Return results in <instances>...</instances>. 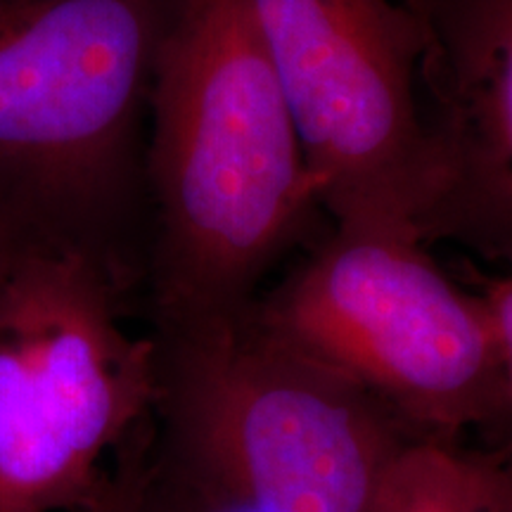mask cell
Instances as JSON below:
<instances>
[{"mask_svg":"<svg viewBox=\"0 0 512 512\" xmlns=\"http://www.w3.org/2000/svg\"><path fill=\"white\" fill-rule=\"evenodd\" d=\"M150 337L157 394L140 512H366L411 439L252 313Z\"/></svg>","mask_w":512,"mask_h":512,"instance_id":"3957f363","label":"cell"},{"mask_svg":"<svg viewBox=\"0 0 512 512\" xmlns=\"http://www.w3.org/2000/svg\"><path fill=\"white\" fill-rule=\"evenodd\" d=\"M366 512H512V451L456 439L403 441Z\"/></svg>","mask_w":512,"mask_h":512,"instance_id":"ba28073f","label":"cell"},{"mask_svg":"<svg viewBox=\"0 0 512 512\" xmlns=\"http://www.w3.org/2000/svg\"><path fill=\"white\" fill-rule=\"evenodd\" d=\"M124 290L72 249L29 245L0 283V512H83L152 415L157 349Z\"/></svg>","mask_w":512,"mask_h":512,"instance_id":"5b68a950","label":"cell"},{"mask_svg":"<svg viewBox=\"0 0 512 512\" xmlns=\"http://www.w3.org/2000/svg\"><path fill=\"white\" fill-rule=\"evenodd\" d=\"M427 242L512 261V0H427Z\"/></svg>","mask_w":512,"mask_h":512,"instance_id":"52a82bcc","label":"cell"},{"mask_svg":"<svg viewBox=\"0 0 512 512\" xmlns=\"http://www.w3.org/2000/svg\"><path fill=\"white\" fill-rule=\"evenodd\" d=\"M501 266L503 268L496 275L482 280L479 294L484 297L491 318H494L498 347H501L503 356L505 389H508V401L512 408V261Z\"/></svg>","mask_w":512,"mask_h":512,"instance_id":"30bf717a","label":"cell"},{"mask_svg":"<svg viewBox=\"0 0 512 512\" xmlns=\"http://www.w3.org/2000/svg\"><path fill=\"white\" fill-rule=\"evenodd\" d=\"M332 226L420 233L425 29L401 0H242Z\"/></svg>","mask_w":512,"mask_h":512,"instance_id":"8992f818","label":"cell"},{"mask_svg":"<svg viewBox=\"0 0 512 512\" xmlns=\"http://www.w3.org/2000/svg\"><path fill=\"white\" fill-rule=\"evenodd\" d=\"M145 183L152 335L252 313L320 204L242 0H166Z\"/></svg>","mask_w":512,"mask_h":512,"instance_id":"6da1fadb","label":"cell"},{"mask_svg":"<svg viewBox=\"0 0 512 512\" xmlns=\"http://www.w3.org/2000/svg\"><path fill=\"white\" fill-rule=\"evenodd\" d=\"M29 245H34V242L19 230L15 221H10L8 216L0 211V283H3V278L17 261V256Z\"/></svg>","mask_w":512,"mask_h":512,"instance_id":"8fae6325","label":"cell"},{"mask_svg":"<svg viewBox=\"0 0 512 512\" xmlns=\"http://www.w3.org/2000/svg\"><path fill=\"white\" fill-rule=\"evenodd\" d=\"M166 0H0V211L143 283L147 121Z\"/></svg>","mask_w":512,"mask_h":512,"instance_id":"7a4b0ae2","label":"cell"},{"mask_svg":"<svg viewBox=\"0 0 512 512\" xmlns=\"http://www.w3.org/2000/svg\"><path fill=\"white\" fill-rule=\"evenodd\" d=\"M273 342L375 403L411 439L512 422L489 306L415 228L332 226L254 304Z\"/></svg>","mask_w":512,"mask_h":512,"instance_id":"277c9868","label":"cell"},{"mask_svg":"<svg viewBox=\"0 0 512 512\" xmlns=\"http://www.w3.org/2000/svg\"><path fill=\"white\" fill-rule=\"evenodd\" d=\"M401 3L406 5V8L411 10L413 15H418V17H422L420 12H425V10H422V8H425V0H401Z\"/></svg>","mask_w":512,"mask_h":512,"instance_id":"7c38bea8","label":"cell"},{"mask_svg":"<svg viewBox=\"0 0 512 512\" xmlns=\"http://www.w3.org/2000/svg\"><path fill=\"white\" fill-rule=\"evenodd\" d=\"M147 441H150V420L114 456L105 489L83 512H140Z\"/></svg>","mask_w":512,"mask_h":512,"instance_id":"9c48e42d","label":"cell"}]
</instances>
